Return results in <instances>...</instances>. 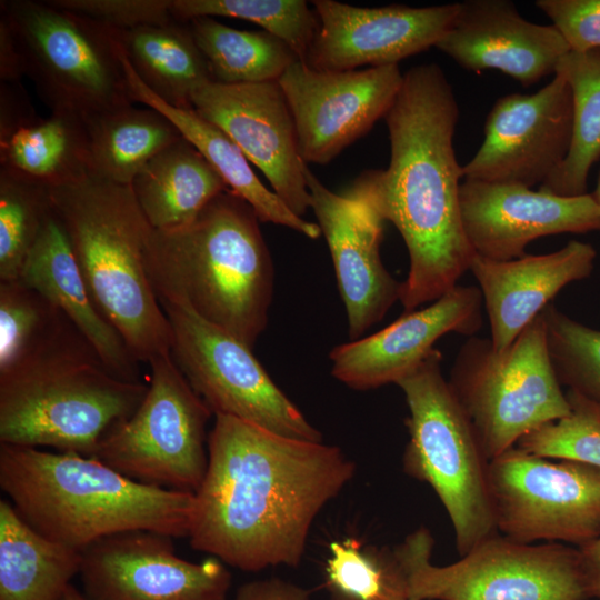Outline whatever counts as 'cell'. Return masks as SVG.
Here are the masks:
<instances>
[{"label":"cell","instance_id":"41","mask_svg":"<svg viewBox=\"0 0 600 600\" xmlns=\"http://www.w3.org/2000/svg\"><path fill=\"white\" fill-rule=\"evenodd\" d=\"M40 118L20 82H1L0 142L10 138L21 128L37 122Z\"/></svg>","mask_w":600,"mask_h":600},{"label":"cell","instance_id":"25","mask_svg":"<svg viewBox=\"0 0 600 600\" xmlns=\"http://www.w3.org/2000/svg\"><path fill=\"white\" fill-rule=\"evenodd\" d=\"M122 64L132 101L156 109L167 117L182 138L214 168L227 188L253 209L260 221L287 227L310 239L321 236L318 223L293 213L260 181L243 152L220 128L203 119L193 109L176 108L156 97L139 79L126 54L122 57Z\"/></svg>","mask_w":600,"mask_h":600},{"label":"cell","instance_id":"19","mask_svg":"<svg viewBox=\"0 0 600 600\" xmlns=\"http://www.w3.org/2000/svg\"><path fill=\"white\" fill-rule=\"evenodd\" d=\"M460 213L476 254L497 261L524 256L529 242L559 233L600 230L592 193L558 196L519 184L463 180Z\"/></svg>","mask_w":600,"mask_h":600},{"label":"cell","instance_id":"1","mask_svg":"<svg viewBox=\"0 0 600 600\" xmlns=\"http://www.w3.org/2000/svg\"><path fill=\"white\" fill-rule=\"evenodd\" d=\"M193 493L190 546L242 571L298 567L310 528L356 468L336 446L217 414Z\"/></svg>","mask_w":600,"mask_h":600},{"label":"cell","instance_id":"47","mask_svg":"<svg viewBox=\"0 0 600 600\" xmlns=\"http://www.w3.org/2000/svg\"><path fill=\"white\" fill-rule=\"evenodd\" d=\"M330 600H350V599H347L337 594H330Z\"/></svg>","mask_w":600,"mask_h":600},{"label":"cell","instance_id":"6","mask_svg":"<svg viewBox=\"0 0 600 600\" xmlns=\"http://www.w3.org/2000/svg\"><path fill=\"white\" fill-rule=\"evenodd\" d=\"M147 391L113 376L74 330L0 376V443L93 457Z\"/></svg>","mask_w":600,"mask_h":600},{"label":"cell","instance_id":"26","mask_svg":"<svg viewBox=\"0 0 600 600\" xmlns=\"http://www.w3.org/2000/svg\"><path fill=\"white\" fill-rule=\"evenodd\" d=\"M131 188L157 231L189 224L228 189L214 168L183 138L152 158L134 177Z\"/></svg>","mask_w":600,"mask_h":600},{"label":"cell","instance_id":"43","mask_svg":"<svg viewBox=\"0 0 600 600\" xmlns=\"http://www.w3.org/2000/svg\"><path fill=\"white\" fill-rule=\"evenodd\" d=\"M26 76L22 52L7 13L0 8V79L20 82Z\"/></svg>","mask_w":600,"mask_h":600},{"label":"cell","instance_id":"42","mask_svg":"<svg viewBox=\"0 0 600 600\" xmlns=\"http://www.w3.org/2000/svg\"><path fill=\"white\" fill-rule=\"evenodd\" d=\"M308 589L280 578L256 580L240 586L231 600H310Z\"/></svg>","mask_w":600,"mask_h":600},{"label":"cell","instance_id":"33","mask_svg":"<svg viewBox=\"0 0 600 600\" xmlns=\"http://www.w3.org/2000/svg\"><path fill=\"white\" fill-rule=\"evenodd\" d=\"M77 330L21 279L0 281V376Z\"/></svg>","mask_w":600,"mask_h":600},{"label":"cell","instance_id":"36","mask_svg":"<svg viewBox=\"0 0 600 600\" xmlns=\"http://www.w3.org/2000/svg\"><path fill=\"white\" fill-rule=\"evenodd\" d=\"M50 212L48 188L0 169V281L20 279Z\"/></svg>","mask_w":600,"mask_h":600},{"label":"cell","instance_id":"38","mask_svg":"<svg viewBox=\"0 0 600 600\" xmlns=\"http://www.w3.org/2000/svg\"><path fill=\"white\" fill-rule=\"evenodd\" d=\"M566 394L570 413L527 433L516 447L536 456L600 468V408L573 391Z\"/></svg>","mask_w":600,"mask_h":600},{"label":"cell","instance_id":"30","mask_svg":"<svg viewBox=\"0 0 600 600\" xmlns=\"http://www.w3.org/2000/svg\"><path fill=\"white\" fill-rule=\"evenodd\" d=\"M91 174L131 184L158 153L182 138L176 126L150 107L133 104L86 119Z\"/></svg>","mask_w":600,"mask_h":600},{"label":"cell","instance_id":"18","mask_svg":"<svg viewBox=\"0 0 600 600\" xmlns=\"http://www.w3.org/2000/svg\"><path fill=\"white\" fill-rule=\"evenodd\" d=\"M312 4L319 29L304 62L322 71L398 64L436 47L459 10V3L363 8L314 0Z\"/></svg>","mask_w":600,"mask_h":600},{"label":"cell","instance_id":"8","mask_svg":"<svg viewBox=\"0 0 600 600\" xmlns=\"http://www.w3.org/2000/svg\"><path fill=\"white\" fill-rule=\"evenodd\" d=\"M448 382L489 461L571 411L549 358L542 311L501 351L470 337Z\"/></svg>","mask_w":600,"mask_h":600},{"label":"cell","instance_id":"39","mask_svg":"<svg viewBox=\"0 0 600 600\" xmlns=\"http://www.w3.org/2000/svg\"><path fill=\"white\" fill-rule=\"evenodd\" d=\"M118 30L163 26L174 21L172 0H48Z\"/></svg>","mask_w":600,"mask_h":600},{"label":"cell","instance_id":"4","mask_svg":"<svg viewBox=\"0 0 600 600\" xmlns=\"http://www.w3.org/2000/svg\"><path fill=\"white\" fill-rule=\"evenodd\" d=\"M0 487L33 529L80 551L129 530L189 533L192 492L134 481L92 457L0 443Z\"/></svg>","mask_w":600,"mask_h":600},{"label":"cell","instance_id":"44","mask_svg":"<svg viewBox=\"0 0 600 600\" xmlns=\"http://www.w3.org/2000/svg\"><path fill=\"white\" fill-rule=\"evenodd\" d=\"M578 549L591 599L600 600V536Z\"/></svg>","mask_w":600,"mask_h":600},{"label":"cell","instance_id":"23","mask_svg":"<svg viewBox=\"0 0 600 600\" xmlns=\"http://www.w3.org/2000/svg\"><path fill=\"white\" fill-rule=\"evenodd\" d=\"M596 258V249L578 240L550 253L507 261L474 254L469 270L479 283L493 349L510 346L567 284L588 278Z\"/></svg>","mask_w":600,"mask_h":600},{"label":"cell","instance_id":"31","mask_svg":"<svg viewBox=\"0 0 600 600\" xmlns=\"http://www.w3.org/2000/svg\"><path fill=\"white\" fill-rule=\"evenodd\" d=\"M187 23L216 82L278 81L299 60L284 41L264 30H239L211 17L196 18Z\"/></svg>","mask_w":600,"mask_h":600},{"label":"cell","instance_id":"14","mask_svg":"<svg viewBox=\"0 0 600 600\" xmlns=\"http://www.w3.org/2000/svg\"><path fill=\"white\" fill-rule=\"evenodd\" d=\"M402 80L398 64L322 71L294 61L278 82L294 121L301 159L332 161L384 118Z\"/></svg>","mask_w":600,"mask_h":600},{"label":"cell","instance_id":"5","mask_svg":"<svg viewBox=\"0 0 600 600\" xmlns=\"http://www.w3.org/2000/svg\"><path fill=\"white\" fill-rule=\"evenodd\" d=\"M87 289L138 362L170 354L172 332L146 269L153 231L131 184L88 174L49 189Z\"/></svg>","mask_w":600,"mask_h":600},{"label":"cell","instance_id":"35","mask_svg":"<svg viewBox=\"0 0 600 600\" xmlns=\"http://www.w3.org/2000/svg\"><path fill=\"white\" fill-rule=\"evenodd\" d=\"M176 21L200 17L241 19L284 41L304 61L319 29L317 13L304 0H172Z\"/></svg>","mask_w":600,"mask_h":600},{"label":"cell","instance_id":"13","mask_svg":"<svg viewBox=\"0 0 600 600\" xmlns=\"http://www.w3.org/2000/svg\"><path fill=\"white\" fill-rule=\"evenodd\" d=\"M494 526L521 543H570L600 536V468L512 447L489 461Z\"/></svg>","mask_w":600,"mask_h":600},{"label":"cell","instance_id":"20","mask_svg":"<svg viewBox=\"0 0 600 600\" xmlns=\"http://www.w3.org/2000/svg\"><path fill=\"white\" fill-rule=\"evenodd\" d=\"M303 172L310 208L332 258L349 337L357 340L400 297L401 282L387 271L380 256L384 221L367 203L328 189L307 164Z\"/></svg>","mask_w":600,"mask_h":600},{"label":"cell","instance_id":"32","mask_svg":"<svg viewBox=\"0 0 600 600\" xmlns=\"http://www.w3.org/2000/svg\"><path fill=\"white\" fill-rule=\"evenodd\" d=\"M556 72L568 81L572 94V133L561 166L540 186L558 196L587 193L591 167L600 158V49L569 51Z\"/></svg>","mask_w":600,"mask_h":600},{"label":"cell","instance_id":"45","mask_svg":"<svg viewBox=\"0 0 600 600\" xmlns=\"http://www.w3.org/2000/svg\"><path fill=\"white\" fill-rule=\"evenodd\" d=\"M63 600H87L81 591L74 588L72 584L68 589Z\"/></svg>","mask_w":600,"mask_h":600},{"label":"cell","instance_id":"40","mask_svg":"<svg viewBox=\"0 0 600 600\" xmlns=\"http://www.w3.org/2000/svg\"><path fill=\"white\" fill-rule=\"evenodd\" d=\"M570 51L600 49V0H538Z\"/></svg>","mask_w":600,"mask_h":600},{"label":"cell","instance_id":"9","mask_svg":"<svg viewBox=\"0 0 600 600\" xmlns=\"http://www.w3.org/2000/svg\"><path fill=\"white\" fill-rule=\"evenodd\" d=\"M17 36L26 76L53 111L84 120L133 104L120 30L46 1H1Z\"/></svg>","mask_w":600,"mask_h":600},{"label":"cell","instance_id":"28","mask_svg":"<svg viewBox=\"0 0 600 600\" xmlns=\"http://www.w3.org/2000/svg\"><path fill=\"white\" fill-rule=\"evenodd\" d=\"M0 169L52 189L91 173L86 120L53 111L0 142Z\"/></svg>","mask_w":600,"mask_h":600},{"label":"cell","instance_id":"3","mask_svg":"<svg viewBox=\"0 0 600 600\" xmlns=\"http://www.w3.org/2000/svg\"><path fill=\"white\" fill-rule=\"evenodd\" d=\"M259 221L227 189L189 224L153 230L146 269L159 303L184 306L253 349L273 294V264Z\"/></svg>","mask_w":600,"mask_h":600},{"label":"cell","instance_id":"15","mask_svg":"<svg viewBox=\"0 0 600 600\" xmlns=\"http://www.w3.org/2000/svg\"><path fill=\"white\" fill-rule=\"evenodd\" d=\"M572 133V94L566 78L532 94L499 98L484 124V140L463 167V179L487 183L540 186L566 159Z\"/></svg>","mask_w":600,"mask_h":600},{"label":"cell","instance_id":"37","mask_svg":"<svg viewBox=\"0 0 600 600\" xmlns=\"http://www.w3.org/2000/svg\"><path fill=\"white\" fill-rule=\"evenodd\" d=\"M542 314L558 381L600 408V330L573 320L552 302Z\"/></svg>","mask_w":600,"mask_h":600},{"label":"cell","instance_id":"22","mask_svg":"<svg viewBox=\"0 0 600 600\" xmlns=\"http://www.w3.org/2000/svg\"><path fill=\"white\" fill-rule=\"evenodd\" d=\"M436 48L470 71L499 70L529 87L556 73L570 51L551 26L524 19L508 0H467Z\"/></svg>","mask_w":600,"mask_h":600},{"label":"cell","instance_id":"10","mask_svg":"<svg viewBox=\"0 0 600 600\" xmlns=\"http://www.w3.org/2000/svg\"><path fill=\"white\" fill-rule=\"evenodd\" d=\"M433 538L421 527L393 549L409 600H589L578 548L527 544L493 534L448 566L431 562Z\"/></svg>","mask_w":600,"mask_h":600},{"label":"cell","instance_id":"27","mask_svg":"<svg viewBox=\"0 0 600 600\" xmlns=\"http://www.w3.org/2000/svg\"><path fill=\"white\" fill-rule=\"evenodd\" d=\"M81 560L80 550L44 537L0 500V600H63Z\"/></svg>","mask_w":600,"mask_h":600},{"label":"cell","instance_id":"46","mask_svg":"<svg viewBox=\"0 0 600 600\" xmlns=\"http://www.w3.org/2000/svg\"><path fill=\"white\" fill-rule=\"evenodd\" d=\"M592 196H593L597 204L600 208V172H599V177H598L597 187H596V190L592 192Z\"/></svg>","mask_w":600,"mask_h":600},{"label":"cell","instance_id":"11","mask_svg":"<svg viewBox=\"0 0 600 600\" xmlns=\"http://www.w3.org/2000/svg\"><path fill=\"white\" fill-rule=\"evenodd\" d=\"M149 364L142 402L103 437L92 458L134 481L194 493L208 467L206 427L212 411L171 354Z\"/></svg>","mask_w":600,"mask_h":600},{"label":"cell","instance_id":"2","mask_svg":"<svg viewBox=\"0 0 600 600\" xmlns=\"http://www.w3.org/2000/svg\"><path fill=\"white\" fill-rule=\"evenodd\" d=\"M383 119L388 168L362 172L343 193L400 232L410 267L399 300L410 312L454 288L476 254L460 213L463 167L453 147L459 107L440 66L409 69Z\"/></svg>","mask_w":600,"mask_h":600},{"label":"cell","instance_id":"21","mask_svg":"<svg viewBox=\"0 0 600 600\" xmlns=\"http://www.w3.org/2000/svg\"><path fill=\"white\" fill-rule=\"evenodd\" d=\"M483 300L473 286L449 290L429 307L406 312L382 330L334 347L332 376L351 389L397 383L416 369L450 332L474 336L481 328Z\"/></svg>","mask_w":600,"mask_h":600},{"label":"cell","instance_id":"12","mask_svg":"<svg viewBox=\"0 0 600 600\" xmlns=\"http://www.w3.org/2000/svg\"><path fill=\"white\" fill-rule=\"evenodd\" d=\"M161 307L171 326V358L214 416L292 439L322 441L321 432L273 382L252 349L184 306Z\"/></svg>","mask_w":600,"mask_h":600},{"label":"cell","instance_id":"34","mask_svg":"<svg viewBox=\"0 0 600 600\" xmlns=\"http://www.w3.org/2000/svg\"><path fill=\"white\" fill-rule=\"evenodd\" d=\"M326 563L330 594L350 600H409L407 578L393 550L363 547L353 537L332 541Z\"/></svg>","mask_w":600,"mask_h":600},{"label":"cell","instance_id":"29","mask_svg":"<svg viewBox=\"0 0 600 600\" xmlns=\"http://www.w3.org/2000/svg\"><path fill=\"white\" fill-rule=\"evenodd\" d=\"M124 54L143 84L160 100L192 109L193 92L212 81L187 22L120 30Z\"/></svg>","mask_w":600,"mask_h":600},{"label":"cell","instance_id":"24","mask_svg":"<svg viewBox=\"0 0 600 600\" xmlns=\"http://www.w3.org/2000/svg\"><path fill=\"white\" fill-rule=\"evenodd\" d=\"M20 279L67 317L113 376L127 381H140L138 361L91 298L52 208Z\"/></svg>","mask_w":600,"mask_h":600},{"label":"cell","instance_id":"17","mask_svg":"<svg viewBox=\"0 0 600 600\" xmlns=\"http://www.w3.org/2000/svg\"><path fill=\"white\" fill-rule=\"evenodd\" d=\"M192 109L220 128L297 216L310 208L294 121L278 81L226 84L208 81L191 97Z\"/></svg>","mask_w":600,"mask_h":600},{"label":"cell","instance_id":"7","mask_svg":"<svg viewBox=\"0 0 600 600\" xmlns=\"http://www.w3.org/2000/svg\"><path fill=\"white\" fill-rule=\"evenodd\" d=\"M438 349L396 384L409 409L403 470L428 483L444 507L459 556L497 533L488 464L472 424L441 371Z\"/></svg>","mask_w":600,"mask_h":600},{"label":"cell","instance_id":"16","mask_svg":"<svg viewBox=\"0 0 600 600\" xmlns=\"http://www.w3.org/2000/svg\"><path fill=\"white\" fill-rule=\"evenodd\" d=\"M87 600H228L231 573L211 557L193 563L177 556L172 537L129 530L81 550Z\"/></svg>","mask_w":600,"mask_h":600}]
</instances>
